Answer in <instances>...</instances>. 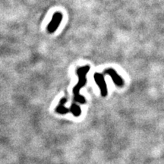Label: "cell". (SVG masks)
<instances>
[{"label":"cell","mask_w":164,"mask_h":164,"mask_svg":"<svg viewBox=\"0 0 164 164\" xmlns=\"http://www.w3.org/2000/svg\"><path fill=\"white\" fill-rule=\"evenodd\" d=\"M104 77L105 75H103V73H99V72H96L94 75V81H95L97 86L100 88L101 96L103 97H106L108 94L107 86H106V83L104 79Z\"/></svg>","instance_id":"obj_3"},{"label":"cell","mask_w":164,"mask_h":164,"mask_svg":"<svg viewBox=\"0 0 164 164\" xmlns=\"http://www.w3.org/2000/svg\"><path fill=\"white\" fill-rule=\"evenodd\" d=\"M63 18V15L62 14V12H56L53 14L52 18V20L49 22V24L48 25L47 27V31L49 34H53L55 32V31L57 30V28L59 26L60 23L62 22Z\"/></svg>","instance_id":"obj_2"},{"label":"cell","mask_w":164,"mask_h":164,"mask_svg":"<svg viewBox=\"0 0 164 164\" xmlns=\"http://www.w3.org/2000/svg\"><path fill=\"white\" fill-rule=\"evenodd\" d=\"M103 74L104 75H109L112 79V81H113V83L116 86L122 88L124 85V80H123V78L121 76H119L116 72V71L114 70L113 69H111L110 68V69H106L103 72Z\"/></svg>","instance_id":"obj_4"},{"label":"cell","mask_w":164,"mask_h":164,"mask_svg":"<svg viewBox=\"0 0 164 164\" xmlns=\"http://www.w3.org/2000/svg\"><path fill=\"white\" fill-rule=\"evenodd\" d=\"M90 69H91V67L89 65H84L78 68V69H77L76 74L78 77V81L77 85L75 86V88H73L72 92H73L74 94L75 101L77 102V103H81V104H85L86 103V100H85V97L80 94V91L87 84V81H88L87 75H88V72L90 71Z\"/></svg>","instance_id":"obj_1"},{"label":"cell","mask_w":164,"mask_h":164,"mask_svg":"<svg viewBox=\"0 0 164 164\" xmlns=\"http://www.w3.org/2000/svg\"><path fill=\"white\" fill-rule=\"evenodd\" d=\"M70 109V112H72L74 116L75 117H79L81 114V107L79 106V105H78L77 103H72Z\"/></svg>","instance_id":"obj_6"},{"label":"cell","mask_w":164,"mask_h":164,"mask_svg":"<svg viewBox=\"0 0 164 164\" xmlns=\"http://www.w3.org/2000/svg\"><path fill=\"white\" fill-rule=\"evenodd\" d=\"M67 102V99L65 97H63L60 100L58 106L55 109V112L59 114H61V115H65V114H67L69 112H70V109L69 108H66L65 106V104Z\"/></svg>","instance_id":"obj_5"}]
</instances>
